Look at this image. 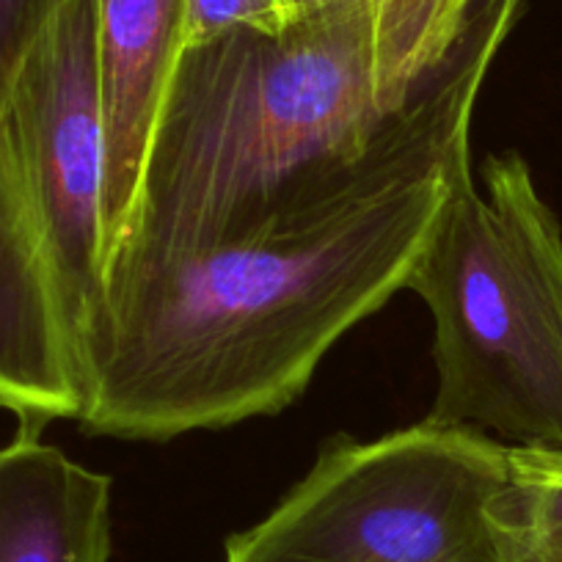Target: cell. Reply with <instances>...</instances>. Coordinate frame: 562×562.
Returning <instances> with one entry per match:
<instances>
[{"label": "cell", "instance_id": "obj_1", "mask_svg": "<svg viewBox=\"0 0 562 562\" xmlns=\"http://www.w3.org/2000/svg\"><path fill=\"white\" fill-rule=\"evenodd\" d=\"M521 7L474 0L456 47L348 182L240 240L113 262L86 339L80 428L169 441L299 400L334 342L405 290Z\"/></svg>", "mask_w": 562, "mask_h": 562}, {"label": "cell", "instance_id": "obj_2", "mask_svg": "<svg viewBox=\"0 0 562 562\" xmlns=\"http://www.w3.org/2000/svg\"><path fill=\"white\" fill-rule=\"evenodd\" d=\"M450 50L434 0H331L273 34L232 29L186 47L108 268L240 240L342 186Z\"/></svg>", "mask_w": 562, "mask_h": 562}, {"label": "cell", "instance_id": "obj_3", "mask_svg": "<svg viewBox=\"0 0 562 562\" xmlns=\"http://www.w3.org/2000/svg\"><path fill=\"white\" fill-rule=\"evenodd\" d=\"M105 273L97 0H64L0 108V408L23 434L83 414Z\"/></svg>", "mask_w": 562, "mask_h": 562}, {"label": "cell", "instance_id": "obj_4", "mask_svg": "<svg viewBox=\"0 0 562 562\" xmlns=\"http://www.w3.org/2000/svg\"><path fill=\"white\" fill-rule=\"evenodd\" d=\"M405 290L434 315L428 422L562 450V226L518 153L461 164Z\"/></svg>", "mask_w": 562, "mask_h": 562}, {"label": "cell", "instance_id": "obj_5", "mask_svg": "<svg viewBox=\"0 0 562 562\" xmlns=\"http://www.w3.org/2000/svg\"><path fill=\"white\" fill-rule=\"evenodd\" d=\"M505 445L419 422L375 441L339 436L224 562H499L488 502Z\"/></svg>", "mask_w": 562, "mask_h": 562}, {"label": "cell", "instance_id": "obj_6", "mask_svg": "<svg viewBox=\"0 0 562 562\" xmlns=\"http://www.w3.org/2000/svg\"><path fill=\"white\" fill-rule=\"evenodd\" d=\"M186 50V0H97L108 259L133 226L149 147Z\"/></svg>", "mask_w": 562, "mask_h": 562}, {"label": "cell", "instance_id": "obj_7", "mask_svg": "<svg viewBox=\"0 0 562 562\" xmlns=\"http://www.w3.org/2000/svg\"><path fill=\"white\" fill-rule=\"evenodd\" d=\"M111 560V477L36 434L0 447V562Z\"/></svg>", "mask_w": 562, "mask_h": 562}, {"label": "cell", "instance_id": "obj_8", "mask_svg": "<svg viewBox=\"0 0 562 562\" xmlns=\"http://www.w3.org/2000/svg\"><path fill=\"white\" fill-rule=\"evenodd\" d=\"M488 524L499 562H562V450L505 445Z\"/></svg>", "mask_w": 562, "mask_h": 562}, {"label": "cell", "instance_id": "obj_9", "mask_svg": "<svg viewBox=\"0 0 562 562\" xmlns=\"http://www.w3.org/2000/svg\"><path fill=\"white\" fill-rule=\"evenodd\" d=\"M232 29L281 31L279 0H186V47L204 45Z\"/></svg>", "mask_w": 562, "mask_h": 562}, {"label": "cell", "instance_id": "obj_10", "mask_svg": "<svg viewBox=\"0 0 562 562\" xmlns=\"http://www.w3.org/2000/svg\"><path fill=\"white\" fill-rule=\"evenodd\" d=\"M64 0H0V108L12 91L23 58Z\"/></svg>", "mask_w": 562, "mask_h": 562}, {"label": "cell", "instance_id": "obj_11", "mask_svg": "<svg viewBox=\"0 0 562 562\" xmlns=\"http://www.w3.org/2000/svg\"><path fill=\"white\" fill-rule=\"evenodd\" d=\"M326 3H331V0H279V9L284 14V25H288L295 18H301V14L315 12V9L326 7Z\"/></svg>", "mask_w": 562, "mask_h": 562}]
</instances>
